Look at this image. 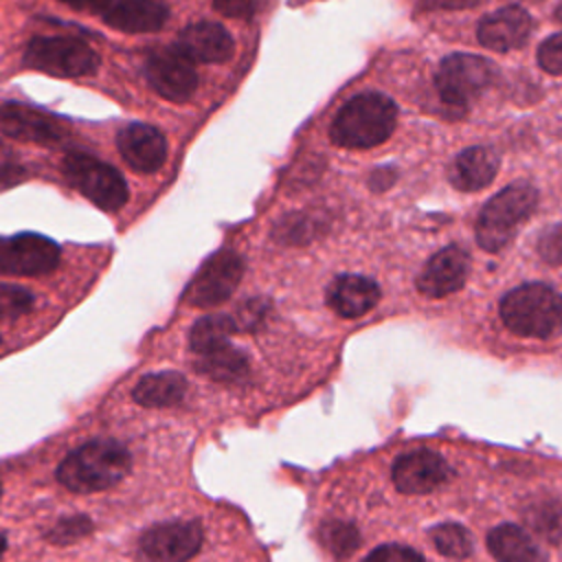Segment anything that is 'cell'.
Instances as JSON below:
<instances>
[{
	"instance_id": "4316f807",
	"label": "cell",
	"mask_w": 562,
	"mask_h": 562,
	"mask_svg": "<svg viewBox=\"0 0 562 562\" xmlns=\"http://www.w3.org/2000/svg\"><path fill=\"white\" fill-rule=\"evenodd\" d=\"M432 542L446 558H468L472 553V538L465 527L457 522H443L432 529Z\"/></svg>"
},
{
	"instance_id": "5b68a950",
	"label": "cell",
	"mask_w": 562,
	"mask_h": 562,
	"mask_svg": "<svg viewBox=\"0 0 562 562\" xmlns=\"http://www.w3.org/2000/svg\"><path fill=\"white\" fill-rule=\"evenodd\" d=\"M24 66L50 77H86L97 72L99 55L90 44L70 35L35 37L24 50Z\"/></svg>"
},
{
	"instance_id": "7402d4cb",
	"label": "cell",
	"mask_w": 562,
	"mask_h": 562,
	"mask_svg": "<svg viewBox=\"0 0 562 562\" xmlns=\"http://www.w3.org/2000/svg\"><path fill=\"white\" fill-rule=\"evenodd\" d=\"M487 547L498 562H547L533 538L516 525H498L487 536Z\"/></svg>"
},
{
	"instance_id": "7a4b0ae2",
	"label": "cell",
	"mask_w": 562,
	"mask_h": 562,
	"mask_svg": "<svg viewBox=\"0 0 562 562\" xmlns=\"http://www.w3.org/2000/svg\"><path fill=\"white\" fill-rule=\"evenodd\" d=\"M397 121V105L382 92L351 97L334 116L329 138L345 149H369L384 143Z\"/></svg>"
},
{
	"instance_id": "5bb4252c",
	"label": "cell",
	"mask_w": 562,
	"mask_h": 562,
	"mask_svg": "<svg viewBox=\"0 0 562 562\" xmlns=\"http://www.w3.org/2000/svg\"><path fill=\"white\" fill-rule=\"evenodd\" d=\"M121 158L138 173H154L165 165L167 138L149 123H127L116 134Z\"/></svg>"
},
{
	"instance_id": "30bf717a",
	"label": "cell",
	"mask_w": 562,
	"mask_h": 562,
	"mask_svg": "<svg viewBox=\"0 0 562 562\" xmlns=\"http://www.w3.org/2000/svg\"><path fill=\"white\" fill-rule=\"evenodd\" d=\"M202 542L204 529L198 520H169L143 531L138 553L145 562H184L198 553Z\"/></svg>"
},
{
	"instance_id": "8992f818",
	"label": "cell",
	"mask_w": 562,
	"mask_h": 562,
	"mask_svg": "<svg viewBox=\"0 0 562 562\" xmlns=\"http://www.w3.org/2000/svg\"><path fill=\"white\" fill-rule=\"evenodd\" d=\"M66 180L101 211H119L127 202V184L123 176L108 162L83 154L70 151L61 162Z\"/></svg>"
},
{
	"instance_id": "6da1fadb",
	"label": "cell",
	"mask_w": 562,
	"mask_h": 562,
	"mask_svg": "<svg viewBox=\"0 0 562 562\" xmlns=\"http://www.w3.org/2000/svg\"><path fill=\"white\" fill-rule=\"evenodd\" d=\"M132 468L127 448L114 439H92L72 450L57 468V481L77 494L108 490Z\"/></svg>"
},
{
	"instance_id": "52a82bcc",
	"label": "cell",
	"mask_w": 562,
	"mask_h": 562,
	"mask_svg": "<svg viewBox=\"0 0 562 562\" xmlns=\"http://www.w3.org/2000/svg\"><path fill=\"white\" fill-rule=\"evenodd\" d=\"M498 77V68L479 55L452 53L441 59L435 75V88L446 105L465 108L481 97Z\"/></svg>"
},
{
	"instance_id": "836d02e7",
	"label": "cell",
	"mask_w": 562,
	"mask_h": 562,
	"mask_svg": "<svg viewBox=\"0 0 562 562\" xmlns=\"http://www.w3.org/2000/svg\"><path fill=\"white\" fill-rule=\"evenodd\" d=\"M364 562H424V558L411 547L382 544L373 549Z\"/></svg>"
},
{
	"instance_id": "9c48e42d",
	"label": "cell",
	"mask_w": 562,
	"mask_h": 562,
	"mask_svg": "<svg viewBox=\"0 0 562 562\" xmlns=\"http://www.w3.org/2000/svg\"><path fill=\"white\" fill-rule=\"evenodd\" d=\"M59 246L37 233H18L0 237V274L37 277L48 274L59 263Z\"/></svg>"
},
{
	"instance_id": "d590c367",
	"label": "cell",
	"mask_w": 562,
	"mask_h": 562,
	"mask_svg": "<svg viewBox=\"0 0 562 562\" xmlns=\"http://www.w3.org/2000/svg\"><path fill=\"white\" fill-rule=\"evenodd\" d=\"M483 0H419V7L424 11H435V9H468L474 4H481Z\"/></svg>"
},
{
	"instance_id": "44dd1931",
	"label": "cell",
	"mask_w": 562,
	"mask_h": 562,
	"mask_svg": "<svg viewBox=\"0 0 562 562\" xmlns=\"http://www.w3.org/2000/svg\"><path fill=\"white\" fill-rule=\"evenodd\" d=\"M187 378L178 371H156L143 375L132 389V397L136 404L145 408H169L184 400L187 395Z\"/></svg>"
},
{
	"instance_id": "2e32d148",
	"label": "cell",
	"mask_w": 562,
	"mask_h": 562,
	"mask_svg": "<svg viewBox=\"0 0 562 562\" xmlns=\"http://www.w3.org/2000/svg\"><path fill=\"white\" fill-rule=\"evenodd\" d=\"M470 272V257L459 246H446L435 252L417 277V290L430 299H439L461 290Z\"/></svg>"
},
{
	"instance_id": "603a6c76",
	"label": "cell",
	"mask_w": 562,
	"mask_h": 562,
	"mask_svg": "<svg viewBox=\"0 0 562 562\" xmlns=\"http://www.w3.org/2000/svg\"><path fill=\"white\" fill-rule=\"evenodd\" d=\"M193 367L198 373L211 380L239 382L248 375V356L239 347H233V342H228L220 349L195 356Z\"/></svg>"
},
{
	"instance_id": "e575fe53",
	"label": "cell",
	"mask_w": 562,
	"mask_h": 562,
	"mask_svg": "<svg viewBox=\"0 0 562 562\" xmlns=\"http://www.w3.org/2000/svg\"><path fill=\"white\" fill-rule=\"evenodd\" d=\"M538 252L547 263H562V224H555L542 233V237L538 239Z\"/></svg>"
},
{
	"instance_id": "7c38bea8",
	"label": "cell",
	"mask_w": 562,
	"mask_h": 562,
	"mask_svg": "<svg viewBox=\"0 0 562 562\" xmlns=\"http://www.w3.org/2000/svg\"><path fill=\"white\" fill-rule=\"evenodd\" d=\"M0 132L22 143L55 145L66 138L68 127L48 110L9 101L0 105Z\"/></svg>"
},
{
	"instance_id": "3957f363",
	"label": "cell",
	"mask_w": 562,
	"mask_h": 562,
	"mask_svg": "<svg viewBox=\"0 0 562 562\" xmlns=\"http://www.w3.org/2000/svg\"><path fill=\"white\" fill-rule=\"evenodd\" d=\"M501 318L516 336L553 338L562 331V294L544 283L520 285L503 296Z\"/></svg>"
},
{
	"instance_id": "4fadbf2b",
	"label": "cell",
	"mask_w": 562,
	"mask_h": 562,
	"mask_svg": "<svg viewBox=\"0 0 562 562\" xmlns=\"http://www.w3.org/2000/svg\"><path fill=\"white\" fill-rule=\"evenodd\" d=\"M452 470L446 459L428 448L404 452L393 463V483L404 494H428L450 479Z\"/></svg>"
},
{
	"instance_id": "f546056e",
	"label": "cell",
	"mask_w": 562,
	"mask_h": 562,
	"mask_svg": "<svg viewBox=\"0 0 562 562\" xmlns=\"http://www.w3.org/2000/svg\"><path fill=\"white\" fill-rule=\"evenodd\" d=\"M314 226H316V222L305 215H288L277 226V239H281L285 244L307 241L314 235Z\"/></svg>"
},
{
	"instance_id": "ac0fdd59",
	"label": "cell",
	"mask_w": 562,
	"mask_h": 562,
	"mask_svg": "<svg viewBox=\"0 0 562 562\" xmlns=\"http://www.w3.org/2000/svg\"><path fill=\"white\" fill-rule=\"evenodd\" d=\"M169 20V7L162 0H112L103 11V22L121 33H154Z\"/></svg>"
},
{
	"instance_id": "d6986e66",
	"label": "cell",
	"mask_w": 562,
	"mask_h": 562,
	"mask_svg": "<svg viewBox=\"0 0 562 562\" xmlns=\"http://www.w3.org/2000/svg\"><path fill=\"white\" fill-rule=\"evenodd\" d=\"M380 301V288L362 274H340L327 288V305L342 318H358Z\"/></svg>"
},
{
	"instance_id": "d4e9b609",
	"label": "cell",
	"mask_w": 562,
	"mask_h": 562,
	"mask_svg": "<svg viewBox=\"0 0 562 562\" xmlns=\"http://www.w3.org/2000/svg\"><path fill=\"white\" fill-rule=\"evenodd\" d=\"M525 525L551 544H562V503L555 498L531 501L522 509Z\"/></svg>"
},
{
	"instance_id": "cb8c5ba5",
	"label": "cell",
	"mask_w": 562,
	"mask_h": 562,
	"mask_svg": "<svg viewBox=\"0 0 562 562\" xmlns=\"http://www.w3.org/2000/svg\"><path fill=\"white\" fill-rule=\"evenodd\" d=\"M239 327L233 318V314H209L195 321V325L189 331V347L193 356L220 349L231 342V336L237 334Z\"/></svg>"
},
{
	"instance_id": "8d00e7d4",
	"label": "cell",
	"mask_w": 562,
	"mask_h": 562,
	"mask_svg": "<svg viewBox=\"0 0 562 562\" xmlns=\"http://www.w3.org/2000/svg\"><path fill=\"white\" fill-rule=\"evenodd\" d=\"M61 2L77 11H90V13H97V11L103 13L112 4V0H61Z\"/></svg>"
},
{
	"instance_id": "f1b7e54d",
	"label": "cell",
	"mask_w": 562,
	"mask_h": 562,
	"mask_svg": "<svg viewBox=\"0 0 562 562\" xmlns=\"http://www.w3.org/2000/svg\"><path fill=\"white\" fill-rule=\"evenodd\" d=\"M90 531H92V520L88 516H68L57 520L53 529L46 533V538L53 544H70Z\"/></svg>"
},
{
	"instance_id": "8fae6325",
	"label": "cell",
	"mask_w": 562,
	"mask_h": 562,
	"mask_svg": "<svg viewBox=\"0 0 562 562\" xmlns=\"http://www.w3.org/2000/svg\"><path fill=\"white\" fill-rule=\"evenodd\" d=\"M145 77L154 92L173 103H184L198 88V72L193 61L173 48H162L145 59Z\"/></svg>"
},
{
	"instance_id": "74e56055",
	"label": "cell",
	"mask_w": 562,
	"mask_h": 562,
	"mask_svg": "<svg viewBox=\"0 0 562 562\" xmlns=\"http://www.w3.org/2000/svg\"><path fill=\"white\" fill-rule=\"evenodd\" d=\"M4 547H7V538H4V533L0 531V558H2V553H4Z\"/></svg>"
},
{
	"instance_id": "277c9868",
	"label": "cell",
	"mask_w": 562,
	"mask_h": 562,
	"mask_svg": "<svg viewBox=\"0 0 562 562\" xmlns=\"http://www.w3.org/2000/svg\"><path fill=\"white\" fill-rule=\"evenodd\" d=\"M538 204V191L533 184L518 180L485 202L476 220V241L487 252L503 250L520 228V224L533 213Z\"/></svg>"
},
{
	"instance_id": "83f0119b",
	"label": "cell",
	"mask_w": 562,
	"mask_h": 562,
	"mask_svg": "<svg viewBox=\"0 0 562 562\" xmlns=\"http://www.w3.org/2000/svg\"><path fill=\"white\" fill-rule=\"evenodd\" d=\"M33 303L35 296L26 288L0 283V323L20 318L22 314L31 312Z\"/></svg>"
},
{
	"instance_id": "1f68e13d",
	"label": "cell",
	"mask_w": 562,
	"mask_h": 562,
	"mask_svg": "<svg viewBox=\"0 0 562 562\" xmlns=\"http://www.w3.org/2000/svg\"><path fill=\"white\" fill-rule=\"evenodd\" d=\"M538 64L551 75H562V33H553L538 46Z\"/></svg>"
},
{
	"instance_id": "4dcf8cb0",
	"label": "cell",
	"mask_w": 562,
	"mask_h": 562,
	"mask_svg": "<svg viewBox=\"0 0 562 562\" xmlns=\"http://www.w3.org/2000/svg\"><path fill=\"white\" fill-rule=\"evenodd\" d=\"M24 178H26V169L20 165L15 151L4 140H0V191L15 187Z\"/></svg>"
},
{
	"instance_id": "ab89813d",
	"label": "cell",
	"mask_w": 562,
	"mask_h": 562,
	"mask_svg": "<svg viewBox=\"0 0 562 562\" xmlns=\"http://www.w3.org/2000/svg\"><path fill=\"white\" fill-rule=\"evenodd\" d=\"M0 494H2V487H0Z\"/></svg>"
},
{
	"instance_id": "d6a6232c",
	"label": "cell",
	"mask_w": 562,
	"mask_h": 562,
	"mask_svg": "<svg viewBox=\"0 0 562 562\" xmlns=\"http://www.w3.org/2000/svg\"><path fill=\"white\" fill-rule=\"evenodd\" d=\"M266 0H213V9L224 18L248 20L261 11Z\"/></svg>"
},
{
	"instance_id": "484cf974",
	"label": "cell",
	"mask_w": 562,
	"mask_h": 562,
	"mask_svg": "<svg viewBox=\"0 0 562 562\" xmlns=\"http://www.w3.org/2000/svg\"><path fill=\"white\" fill-rule=\"evenodd\" d=\"M321 542L323 547L336 555V558H347L351 555L358 544H360V533L351 522L345 520H327L321 525Z\"/></svg>"
},
{
	"instance_id": "ffe728a7",
	"label": "cell",
	"mask_w": 562,
	"mask_h": 562,
	"mask_svg": "<svg viewBox=\"0 0 562 562\" xmlns=\"http://www.w3.org/2000/svg\"><path fill=\"white\" fill-rule=\"evenodd\" d=\"M498 171V156L490 147H468L454 156L448 178L459 191H479L487 187Z\"/></svg>"
},
{
	"instance_id": "f35d334b",
	"label": "cell",
	"mask_w": 562,
	"mask_h": 562,
	"mask_svg": "<svg viewBox=\"0 0 562 562\" xmlns=\"http://www.w3.org/2000/svg\"><path fill=\"white\" fill-rule=\"evenodd\" d=\"M555 20H558V22H562V2L555 7Z\"/></svg>"
},
{
	"instance_id": "9a60e30c",
	"label": "cell",
	"mask_w": 562,
	"mask_h": 562,
	"mask_svg": "<svg viewBox=\"0 0 562 562\" xmlns=\"http://www.w3.org/2000/svg\"><path fill=\"white\" fill-rule=\"evenodd\" d=\"M531 15L522 7L509 4L485 15L479 22L476 35L481 46L496 53H507L514 48H522L531 35Z\"/></svg>"
},
{
	"instance_id": "e0dca14e",
	"label": "cell",
	"mask_w": 562,
	"mask_h": 562,
	"mask_svg": "<svg viewBox=\"0 0 562 562\" xmlns=\"http://www.w3.org/2000/svg\"><path fill=\"white\" fill-rule=\"evenodd\" d=\"M176 48L198 64H222L233 55V37L217 22H193L180 31Z\"/></svg>"
},
{
	"instance_id": "ba28073f",
	"label": "cell",
	"mask_w": 562,
	"mask_h": 562,
	"mask_svg": "<svg viewBox=\"0 0 562 562\" xmlns=\"http://www.w3.org/2000/svg\"><path fill=\"white\" fill-rule=\"evenodd\" d=\"M244 277V259L231 248L213 252L193 274L184 290V301L193 307L222 305L237 290Z\"/></svg>"
}]
</instances>
